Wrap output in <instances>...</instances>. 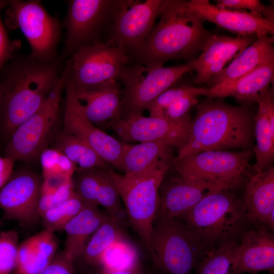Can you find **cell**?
<instances>
[{"instance_id":"cell-23","label":"cell","mask_w":274,"mask_h":274,"mask_svg":"<svg viewBox=\"0 0 274 274\" xmlns=\"http://www.w3.org/2000/svg\"><path fill=\"white\" fill-rule=\"evenodd\" d=\"M247 219L274 228V168L250 175L242 199Z\"/></svg>"},{"instance_id":"cell-21","label":"cell","mask_w":274,"mask_h":274,"mask_svg":"<svg viewBox=\"0 0 274 274\" xmlns=\"http://www.w3.org/2000/svg\"><path fill=\"white\" fill-rule=\"evenodd\" d=\"M257 38L255 35L231 37L211 35L203 46L202 53L194 59V71L196 73L194 82L198 84H207Z\"/></svg>"},{"instance_id":"cell-2","label":"cell","mask_w":274,"mask_h":274,"mask_svg":"<svg viewBox=\"0 0 274 274\" xmlns=\"http://www.w3.org/2000/svg\"><path fill=\"white\" fill-rule=\"evenodd\" d=\"M61 59L44 61L29 55L13 63L0 83L1 129L5 136L9 138L42 105L62 72Z\"/></svg>"},{"instance_id":"cell-11","label":"cell","mask_w":274,"mask_h":274,"mask_svg":"<svg viewBox=\"0 0 274 274\" xmlns=\"http://www.w3.org/2000/svg\"><path fill=\"white\" fill-rule=\"evenodd\" d=\"M6 2L9 6V26L21 29L30 45V55L44 61L56 58L60 22L50 15L40 1L12 0Z\"/></svg>"},{"instance_id":"cell-28","label":"cell","mask_w":274,"mask_h":274,"mask_svg":"<svg viewBox=\"0 0 274 274\" xmlns=\"http://www.w3.org/2000/svg\"><path fill=\"white\" fill-rule=\"evenodd\" d=\"M109 217L98 207L85 204L82 210L65 225V256L74 262L83 252L93 233Z\"/></svg>"},{"instance_id":"cell-20","label":"cell","mask_w":274,"mask_h":274,"mask_svg":"<svg viewBox=\"0 0 274 274\" xmlns=\"http://www.w3.org/2000/svg\"><path fill=\"white\" fill-rule=\"evenodd\" d=\"M119 82L109 81L92 88H77L67 82L86 118L95 125L106 127L122 117V92Z\"/></svg>"},{"instance_id":"cell-33","label":"cell","mask_w":274,"mask_h":274,"mask_svg":"<svg viewBox=\"0 0 274 274\" xmlns=\"http://www.w3.org/2000/svg\"><path fill=\"white\" fill-rule=\"evenodd\" d=\"M136 248L127 238L118 240L104 252L99 267L109 270H123L140 264Z\"/></svg>"},{"instance_id":"cell-46","label":"cell","mask_w":274,"mask_h":274,"mask_svg":"<svg viewBox=\"0 0 274 274\" xmlns=\"http://www.w3.org/2000/svg\"><path fill=\"white\" fill-rule=\"evenodd\" d=\"M2 89L1 86L0 85V102H1V97H2Z\"/></svg>"},{"instance_id":"cell-26","label":"cell","mask_w":274,"mask_h":274,"mask_svg":"<svg viewBox=\"0 0 274 274\" xmlns=\"http://www.w3.org/2000/svg\"><path fill=\"white\" fill-rule=\"evenodd\" d=\"M274 36L257 37L250 46L207 83L210 87L226 85L252 71L262 63L274 59Z\"/></svg>"},{"instance_id":"cell-39","label":"cell","mask_w":274,"mask_h":274,"mask_svg":"<svg viewBox=\"0 0 274 274\" xmlns=\"http://www.w3.org/2000/svg\"><path fill=\"white\" fill-rule=\"evenodd\" d=\"M75 193L72 181L62 186L52 194L41 195L38 206V212L40 217L47 211L63 203Z\"/></svg>"},{"instance_id":"cell-25","label":"cell","mask_w":274,"mask_h":274,"mask_svg":"<svg viewBox=\"0 0 274 274\" xmlns=\"http://www.w3.org/2000/svg\"><path fill=\"white\" fill-rule=\"evenodd\" d=\"M257 112L254 117L256 144L253 149L256 157V172L269 168L274 158L273 89L269 88L260 96Z\"/></svg>"},{"instance_id":"cell-41","label":"cell","mask_w":274,"mask_h":274,"mask_svg":"<svg viewBox=\"0 0 274 274\" xmlns=\"http://www.w3.org/2000/svg\"><path fill=\"white\" fill-rule=\"evenodd\" d=\"M39 274H77L74 262L62 251H57L48 265Z\"/></svg>"},{"instance_id":"cell-1","label":"cell","mask_w":274,"mask_h":274,"mask_svg":"<svg viewBox=\"0 0 274 274\" xmlns=\"http://www.w3.org/2000/svg\"><path fill=\"white\" fill-rule=\"evenodd\" d=\"M159 17L143 44L132 52L137 64L161 66L172 59H191L202 51L212 35L185 1L163 0Z\"/></svg>"},{"instance_id":"cell-5","label":"cell","mask_w":274,"mask_h":274,"mask_svg":"<svg viewBox=\"0 0 274 274\" xmlns=\"http://www.w3.org/2000/svg\"><path fill=\"white\" fill-rule=\"evenodd\" d=\"M172 161V158L161 159L142 173L117 174L120 195L129 223L148 251L160 203L159 188Z\"/></svg>"},{"instance_id":"cell-24","label":"cell","mask_w":274,"mask_h":274,"mask_svg":"<svg viewBox=\"0 0 274 274\" xmlns=\"http://www.w3.org/2000/svg\"><path fill=\"white\" fill-rule=\"evenodd\" d=\"M274 77V59L265 62L232 83L209 88L210 98L233 97L244 105L258 103L261 93L269 88Z\"/></svg>"},{"instance_id":"cell-4","label":"cell","mask_w":274,"mask_h":274,"mask_svg":"<svg viewBox=\"0 0 274 274\" xmlns=\"http://www.w3.org/2000/svg\"><path fill=\"white\" fill-rule=\"evenodd\" d=\"M179 219L206 251L221 242L234 239L247 220L242 199L226 189L208 195Z\"/></svg>"},{"instance_id":"cell-18","label":"cell","mask_w":274,"mask_h":274,"mask_svg":"<svg viewBox=\"0 0 274 274\" xmlns=\"http://www.w3.org/2000/svg\"><path fill=\"white\" fill-rule=\"evenodd\" d=\"M222 189H225L213 182L180 175L164 179L159 188L160 203L155 221L179 219L204 197Z\"/></svg>"},{"instance_id":"cell-36","label":"cell","mask_w":274,"mask_h":274,"mask_svg":"<svg viewBox=\"0 0 274 274\" xmlns=\"http://www.w3.org/2000/svg\"><path fill=\"white\" fill-rule=\"evenodd\" d=\"M209 88H197L189 86L170 87L158 96L149 106L150 116L162 117L164 110L176 99L188 95L208 96Z\"/></svg>"},{"instance_id":"cell-6","label":"cell","mask_w":274,"mask_h":274,"mask_svg":"<svg viewBox=\"0 0 274 274\" xmlns=\"http://www.w3.org/2000/svg\"><path fill=\"white\" fill-rule=\"evenodd\" d=\"M68 72L65 66L41 107L12 132L7 144L6 156L14 162L32 161L48 148L59 121L60 106Z\"/></svg>"},{"instance_id":"cell-13","label":"cell","mask_w":274,"mask_h":274,"mask_svg":"<svg viewBox=\"0 0 274 274\" xmlns=\"http://www.w3.org/2000/svg\"><path fill=\"white\" fill-rule=\"evenodd\" d=\"M163 0L118 1L107 42L134 51L144 42L159 16Z\"/></svg>"},{"instance_id":"cell-37","label":"cell","mask_w":274,"mask_h":274,"mask_svg":"<svg viewBox=\"0 0 274 274\" xmlns=\"http://www.w3.org/2000/svg\"><path fill=\"white\" fill-rule=\"evenodd\" d=\"M19 236L14 230L0 233V274H12L16 264Z\"/></svg>"},{"instance_id":"cell-14","label":"cell","mask_w":274,"mask_h":274,"mask_svg":"<svg viewBox=\"0 0 274 274\" xmlns=\"http://www.w3.org/2000/svg\"><path fill=\"white\" fill-rule=\"evenodd\" d=\"M191 121L189 113L177 119L141 115L120 118L107 127L125 142H164L179 150L187 141Z\"/></svg>"},{"instance_id":"cell-38","label":"cell","mask_w":274,"mask_h":274,"mask_svg":"<svg viewBox=\"0 0 274 274\" xmlns=\"http://www.w3.org/2000/svg\"><path fill=\"white\" fill-rule=\"evenodd\" d=\"M216 2L219 7L236 10H250L251 14L274 22L273 6H265L259 0H218Z\"/></svg>"},{"instance_id":"cell-29","label":"cell","mask_w":274,"mask_h":274,"mask_svg":"<svg viewBox=\"0 0 274 274\" xmlns=\"http://www.w3.org/2000/svg\"><path fill=\"white\" fill-rule=\"evenodd\" d=\"M125 223L110 216L93 233L83 252L74 261L78 270L99 267L101 258L107 249L114 242L126 238Z\"/></svg>"},{"instance_id":"cell-31","label":"cell","mask_w":274,"mask_h":274,"mask_svg":"<svg viewBox=\"0 0 274 274\" xmlns=\"http://www.w3.org/2000/svg\"><path fill=\"white\" fill-rule=\"evenodd\" d=\"M54 148L65 155L76 172L96 168H110L109 164L87 143L63 130L55 138Z\"/></svg>"},{"instance_id":"cell-17","label":"cell","mask_w":274,"mask_h":274,"mask_svg":"<svg viewBox=\"0 0 274 274\" xmlns=\"http://www.w3.org/2000/svg\"><path fill=\"white\" fill-rule=\"evenodd\" d=\"M73 180L74 191L85 204L107 210L109 216L125 223L127 216L121 203L117 174L110 168H96L76 172Z\"/></svg>"},{"instance_id":"cell-43","label":"cell","mask_w":274,"mask_h":274,"mask_svg":"<svg viewBox=\"0 0 274 274\" xmlns=\"http://www.w3.org/2000/svg\"><path fill=\"white\" fill-rule=\"evenodd\" d=\"M72 181L73 178L64 176H53L44 178L41 187V195L52 194Z\"/></svg>"},{"instance_id":"cell-10","label":"cell","mask_w":274,"mask_h":274,"mask_svg":"<svg viewBox=\"0 0 274 274\" xmlns=\"http://www.w3.org/2000/svg\"><path fill=\"white\" fill-rule=\"evenodd\" d=\"M130 58L123 49L100 41L79 48L66 64L67 82L77 88H92L117 80Z\"/></svg>"},{"instance_id":"cell-42","label":"cell","mask_w":274,"mask_h":274,"mask_svg":"<svg viewBox=\"0 0 274 274\" xmlns=\"http://www.w3.org/2000/svg\"><path fill=\"white\" fill-rule=\"evenodd\" d=\"M18 44L9 39L0 15V68L18 48Z\"/></svg>"},{"instance_id":"cell-44","label":"cell","mask_w":274,"mask_h":274,"mask_svg":"<svg viewBox=\"0 0 274 274\" xmlns=\"http://www.w3.org/2000/svg\"><path fill=\"white\" fill-rule=\"evenodd\" d=\"M77 274H157L149 271L139 264L130 268L123 270H109L98 267L94 269L77 271Z\"/></svg>"},{"instance_id":"cell-40","label":"cell","mask_w":274,"mask_h":274,"mask_svg":"<svg viewBox=\"0 0 274 274\" xmlns=\"http://www.w3.org/2000/svg\"><path fill=\"white\" fill-rule=\"evenodd\" d=\"M198 96L196 94H191L176 99L164 110L162 117L177 119L184 116L197 104Z\"/></svg>"},{"instance_id":"cell-8","label":"cell","mask_w":274,"mask_h":274,"mask_svg":"<svg viewBox=\"0 0 274 274\" xmlns=\"http://www.w3.org/2000/svg\"><path fill=\"white\" fill-rule=\"evenodd\" d=\"M193 71L194 59L166 67L137 64L124 66L118 78L123 86L121 118L142 115L158 96L172 87L185 74Z\"/></svg>"},{"instance_id":"cell-3","label":"cell","mask_w":274,"mask_h":274,"mask_svg":"<svg viewBox=\"0 0 274 274\" xmlns=\"http://www.w3.org/2000/svg\"><path fill=\"white\" fill-rule=\"evenodd\" d=\"M196 108L187 141L174 160L207 151L251 150L254 117L247 105L237 107L208 100L197 105Z\"/></svg>"},{"instance_id":"cell-47","label":"cell","mask_w":274,"mask_h":274,"mask_svg":"<svg viewBox=\"0 0 274 274\" xmlns=\"http://www.w3.org/2000/svg\"><path fill=\"white\" fill-rule=\"evenodd\" d=\"M1 222H0V227H1Z\"/></svg>"},{"instance_id":"cell-16","label":"cell","mask_w":274,"mask_h":274,"mask_svg":"<svg viewBox=\"0 0 274 274\" xmlns=\"http://www.w3.org/2000/svg\"><path fill=\"white\" fill-rule=\"evenodd\" d=\"M65 89L66 102L62 130L85 142L107 163L118 169L125 144L91 122L85 116L67 83Z\"/></svg>"},{"instance_id":"cell-27","label":"cell","mask_w":274,"mask_h":274,"mask_svg":"<svg viewBox=\"0 0 274 274\" xmlns=\"http://www.w3.org/2000/svg\"><path fill=\"white\" fill-rule=\"evenodd\" d=\"M58 242L54 233L44 230L19 244L12 274H39L56 254Z\"/></svg>"},{"instance_id":"cell-30","label":"cell","mask_w":274,"mask_h":274,"mask_svg":"<svg viewBox=\"0 0 274 274\" xmlns=\"http://www.w3.org/2000/svg\"><path fill=\"white\" fill-rule=\"evenodd\" d=\"M173 148L164 142L125 144L118 169L127 175L142 173L160 159L172 158Z\"/></svg>"},{"instance_id":"cell-9","label":"cell","mask_w":274,"mask_h":274,"mask_svg":"<svg viewBox=\"0 0 274 274\" xmlns=\"http://www.w3.org/2000/svg\"><path fill=\"white\" fill-rule=\"evenodd\" d=\"M253 154V149L207 151L173 159L172 165L182 177L209 181L231 190L242 184Z\"/></svg>"},{"instance_id":"cell-12","label":"cell","mask_w":274,"mask_h":274,"mask_svg":"<svg viewBox=\"0 0 274 274\" xmlns=\"http://www.w3.org/2000/svg\"><path fill=\"white\" fill-rule=\"evenodd\" d=\"M118 1L72 0L64 22L65 39L64 56L82 47L100 41V35L111 22Z\"/></svg>"},{"instance_id":"cell-19","label":"cell","mask_w":274,"mask_h":274,"mask_svg":"<svg viewBox=\"0 0 274 274\" xmlns=\"http://www.w3.org/2000/svg\"><path fill=\"white\" fill-rule=\"evenodd\" d=\"M187 6L203 21L245 37L273 35L274 22L249 12L221 8L209 0L185 1Z\"/></svg>"},{"instance_id":"cell-32","label":"cell","mask_w":274,"mask_h":274,"mask_svg":"<svg viewBox=\"0 0 274 274\" xmlns=\"http://www.w3.org/2000/svg\"><path fill=\"white\" fill-rule=\"evenodd\" d=\"M238 244L234 239L226 241L205 252L206 255L200 258L195 267L196 274H228Z\"/></svg>"},{"instance_id":"cell-35","label":"cell","mask_w":274,"mask_h":274,"mask_svg":"<svg viewBox=\"0 0 274 274\" xmlns=\"http://www.w3.org/2000/svg\"><path fill=\"white\" fill-rule=\"evenodd\" d=\"M43 179L53 176L73 178L76 169L71 161L59 150L47 148L40 155Z\"/></svg>"},{"instance_id":"cell-15","label":"cell","mask_w":274,"mask_h":274,"mask_svg":"<svg viewBox=\"0 0 274 274\" xmlns=\"http://www.w3.org/2000/svg\"><path fill=\"white\" fill-rule=\"evenodd\" d=\"M42 180L36 173L23 170L13 175L0 190L3 218L32 227L40 220L38 206Z\"/></svg>"},{"instance_id":"cell-45","label":"cell","mask_w":274,"mask_h":274,"mask_svg":"<svg viewBox=\"0 0 274 274\" xmlns=\"http://www.w3.org/2000/svg\"><path fill=\"white\" fill-rule=\"evenodd\" d=\"M14 163L8 157L0 156V190L12 177Z\"/></svg>"},{"instance_id":"cell-22","label":"cell","mask_w":274,"mask_h":274,"mask_svg":"<svg viewBox=\"0 0 274 274\" xmlns=\"http://www.w3.org/2000/svg\"><path fill=\"white\" fill-rule=\"evenodd\" d=\"M274 238L265 227L247 230L234 252L231 269L236 272L273 273Z\"/></svg>"},{"instance_id":"cell-34","label":"cell","mask_w":274,"mask_h":274,"mask_svg":"<svg viewBox=\"0 0 274 274\" xmlns=\"http://www.w3.org/2000/svg\"><path fill=\"white\" fill-rule=\"evenodd\" d=\"M85 203L76 194L57 207L49 210L40 217L45 230L54 233L63 230L67 223L83 208Z\"/></svg>"},{"instance_id":"cell-7","label":"cell","mask_w":274,"mask_h":274,"mask_svg":"<svg viewBox=\"0 0 274 274\" xmlns=\"http://www.w3.org/2000/svg\"><path fill=\"white\" fill-rule=\"evenodd\" d=\"M149 251L162 274H191L206 251L184 222L164 219L154 222Z\"/></svg>"}]
</instances>
